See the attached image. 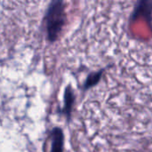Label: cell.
<instances>
[{"label": "cell", "mask_w": 152, "mask_h": 152, "mask_svg": "<svg viewBox=\"0 0 152 152\" xmlns=\"http://www.w3.org/2000/svg\"><path fill=\"white\" fill-rule=\"evenodd\" d=\"M66 21L65 4L62 1H53L45 14V28L47 38L54 42L61 35Z\"/></svg>", "instance_id": "cell-1"}, {"label": "cell", "mask_w": 152, "mask_h": 152, "mask_svg": "<svg viewBox=\"0 0 152 152\" xmlns=\"http://www.w3.org/2000/svg\"><path fill=\"white\" fill-rule=\"evenodd\" d=\"M140 18L145 19L152 28V0H140L136 2L134 9L131 13L130 21H134Z\"/></svg>", "instance_id": "cell-2"}, {"label": "cell", "mask_w": 152, "mask_h": 152, "mask_svg": "<svg viewBox=\"0 0 152 152\" xmlns=\"http://www.w3.org/2000/svg\"><path fill=\"white\" fill-rule=\"evenodd\" d=\"M51 150L50 152H63L64 135L61 128L55 127L52 130L50 134Z\"/></svg>", "instance_id": "cell-3"}, {"label": "cell", "mask_w": 152, "mask_h": 152, "mask_svg": "<svg viewBox=\"0 0 152 152\" xmlns=\"http://www.w3.org/2000/svg\"><path fill=\"white\" fill-rule=\"evenodd\" d=\"M74 102H75V94H74V92H73L71 86H69L65 89V93H64V105H63V109H62V113L68 118H70Z\"/></svg>", "instance_id": "cell-4"}, {"label": "cell", "mask_w": 152, "mask_h": 152, "mask_svg": "<svg viewBox=\"0 0 152 152\" xmlns=\"http://www.w3.org/2000/svg\"><path fill=\"white\" fill-rule=\"evenodd\" d=\"M105 69H106V68L101 69L98 71H93V72H91L87 76V77H86V81H85V83H84V85L82 86L83 91H87V90L91 89L92 87L95 86L101 81L102 77L104 74Z\"/></svg>", "instance_id": "cell-5"}]
</instances>
